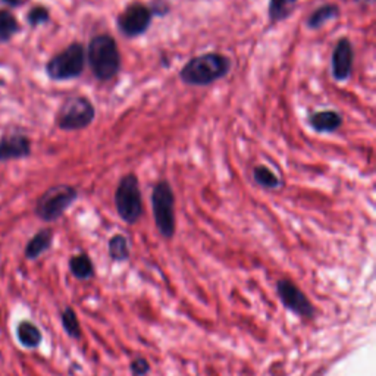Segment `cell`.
I'll list each match as a JSON object with an SVG mask.
<instances>
[{
  "instance_id": "1",
  "label": "cell",
  "mask_w": 376,
  "mask_h": 376,
  "mask_svg": "<svg viewBox=\"0 0 376 376\" xmlns=\"http://www.w3.org/2000/svg\"><path fill=\"white\" fill-rule=\"evenodd\" d=\"M231 70V60L219 53H204L190 59L179 75L188 86L206 87L222 79Z\"/></svg>"
},
{
  "instance_id": "2",
  "label": "cell",
  "mask_w": 376,
  "mask_h": 376,
  "mask_svg": "<svg viewBox=\"0 0 376 376\" xmlns=\"http://www.w3.org/2000/svg\"><path fill=\"white\" fill-rule=\"evenodd\" d=\"M89 62L97 79L115 78L121 70V53L115 38L109 34L96 35L89 46Z\"/></svg>"
},
{
  "instance_id": "3",
  "label": "cell",
  "mask_w": 376,
  "mask_h": 376,
  "mask_svg": "<svg viewBox=\"0 0 376 376\" xmlns=\"http://www.w3.org/2000/svg\"><path fill=\"white\" fill-rule=\"evenodd\" d=\"M175 196L168 181H159L152 192V209L155 223L165 238L175 234Z\"/></svg>"
},
{
  "instance_id": "4",
  "label": "cell",
  "mask_w": 376,
  "mask_h": 376,
  "mask_svg": "<svg viewBox=\"0 0 376 376\" xmlns=\"http://www.w3.org/2000/svg\"><path fill=\"white\" fill-rule=\"evenodd\" d=\"M115 207L123 222L136 223L143 215V199L138 178L128 174L121 178L115 192Z\"/></svg>"
},
{
  "instance_id": "5",
  "label": "cell",
  "mask_w": 376,
  "mask_h": 376,
  "mask_svg": "<svg viewBox=\"0 0 376 376\" xmlns=\"http://www.w3.org/2000/svg\"><path fill=\"white\" fill-rule=\"evenodd\" d=\"M86 67V50L79 43L68 46L48 64V74L52 79H71L82 74Z\"/></svg>"
},
{
  "instance_id": "6",
  "label": "cell",
  "mask_w": 376,
  "mask_h": 376,
  "mask_svg": "<svg viewBox=\"0 0 376 376\" xmlns=\"http://www.w3.org/2000/svg\"><path fill=\"white\" fill-rule=\"evenodd\" d=\"M78 193L71 185H55L40 197L37 215L45 221H56L67 212V209L77 200Z\"/></svg>"
},
{
  "instance_id": "7",
  "label": "cell",
  "mask_w": 376,
  "mask_h": 376,
  "mask_svg": "<svg viewBox=\"0 0 376 376\" xmlns=\"http://www.w3.org/2000/svg\"><path fill=\"white\" fill-rule=\"evenodd\" d=\"M96 116L93 103L86 97L68 99L57 114L59 128L65 131H75L89 127Z\"/></svg>"
},
{
  "instance_id": "8",
  "label": "cell",
  "mask_w": 376,
  "mask_h": 376,
  "mask_svg": "<svg viewBox=\"0 0 376 376\" xmlns=\"http://www.w3.org/2000/svg\"><path fill=\"white\" fill-rule=\"evenodd\" d=\"M277 292L281 303L288 309L289 311L294 313V315L304 318V319H311L315 316V307H313L311 302L304 292L294 284L288 280H281L277 284Z\"/></svg>"
},
{
  "instance_id": "9",
  "label": "cell",
  "mask_w": 376,
  "mask_h": 376,
  "mask_svg": "<svg viewBox=\"0 0 376 376\" xmlns=\"http://www.w3.org/2000/svg\"><path fill=\"white\" fill-rule=\"evenodd\" d=\"M152 9L143 4H133L127 6L119 16H118V28L119 31L127 37H138L148 31L152 24Z\"/></svg>"
},
{
  "instance_id": "10",
  "label": "cell",
  "mask_w": 376,
  "mask_h": 376,
  "mask_svg": "<svg viewBox=\"0 0 376 376\" xmlns=\"http://www.w3.org/2000/svg\"><path fill=\"white\" fill-rule=\"evenodd\" d=\"M353 46L348 38H340L332 53V77L337 81H347L353 72Z\"/></svg>"
},
{
  "instance_id": "11",
  "label": "cell",
  "mask_w": 376,
  "mask_h": 376,
  "mask_svg": "<svg viewBox=\"0 0 376 376\" xmlns=\"http://www.w3.org/2000/svg\"><path fill=\"white\" fill-rule=\"evenodd\" d=\"M309 123L316 133H333L343 125V116L337 111H321L309 116Z\"/></svg>"
},
{
  "instance_id": "12",
  "label": "cell",
  "mask_w": 376,
  "mask_h": 376,
  "mask_svg": "<svg viewBox=\"0 0 376 376\" xmlns=\"http://www.w3.org/2000/svg\"><path fill=\"white\" fill-rule=\"evenodd\" d=\"M30 153V141L24 136L5 137L0 141V159L26 157Z\"/></svg>"
},
{
  "instance_id": "13",
  "label": "cell",
  "mask_w": 376,
  "mask_h": 376,
  "mask_svg": "<svg viewBox=\"0 0 376 376\" xmlns=\"http://www.w3.org/2000/svg\"><path fill=\"white\" fill-rule=\"evenodd\" d=\"M340 15V8L337 5H324L313 12L307 19V27L311 30H319L328 21L336 19Z\"/></svg>"
},
{
  "instance_id": "14",
  "label": "cell",
  "mask_w": 376,
  "mask_h": 376,
  "mask_svg": "<svg viewBox=\"0 0 376 376\" xmlns=\"http://www.w3.org/2000/svg\"><path fill=\"white\" fill-rule=\"evenodd\" d=\"M70 269L77 280L89 281L94 277V266L87 255H78L70 260Z\"/></svg>"
},
{
  "instance_id": "15",
  "label": "cell",
  "mask_w": 376,
  "mask_h": 376,
  "mask_svg": "<svg viewBox=\"0 0 376 376\" xmlns=\"http://www.w3.org/2000/svg\"><path fill=\"white\" fill-rule=\"evenodd\" d=\"M52 231L50 229H43L38 234L33 237V240L28 243L26 255L28 259H37L40 255H43L46 250H49L52 244Z\"/></svg>"
},
{
  "instance_id": "16",
  "label": "cell",
  "mask_w": 376,
  "mask_h": 376,
  "mask_svg": "<svg viewBox=\"0 0 376 376\" xmlns=\"http://www.w3.org/2000/svg\"><path fill=\"white\" fill-rule=\"evenodd\" d=\"M297 2L299 0H269V19L272 23H280L292 12Z\"/></svg>"
},
{
  "instance_id": "17",
  "label": "cell",
  "mask_w": 376,
  "mask_h": 376,
  "mask_svg": "<svg viewBox=\"0 0 376 376\" xmlns=\"http://www.w3.org/2000/svg\"><path fill=\"white\" fill-rule=\"evenodd\" d=\"M18 340L24 347L35 348L41 343V332L30 322H23L18 326Z\"/></svg>"
},
{
  "instance_id": "18",
  "label": "cell",
  "mask_w": 376,
  "mask_h": 376,
  "mask_svg": "<svg viewBox=\"0 0 376 376\" xmlns=\"http://www.w3.org/2000/svg\"><path fill=\"white\" fill-rule=\"evenodd\" d=\"M109 256L115 262H125L130 258V247H128V240L121 234L114 236L109 240Z\"/></svg>"
},
{
  "instance_id": "19",
  "label": "cell",
  "mask_w": 376,
  "mask_h": 376,
  "mask_svg": "<svg viewBox=\"0 0 376 376\" xmlns=\"http://www.w3.org/2000/svg\"><path fill=\"white\" fill-rule=\"evenodd\" d=\"M253 178L256 184L265 188H278L281 185V179L263 165L256 166L253 171Z\"/></svg>"
},
{
  "instance_id": "20",
  "label": "cell",
  "mask_w": 376,
  "mask_h": 376,
  "mask_svg": "<svg viewBox=\"0 0 376 376\" xmlns=\"http://www.w3.org/2000/svg\"><path fill=\"white\" fill-rule=\"evenodd\" d=\"M62 325H64V329L70 337L77 338V340L81 338V326H79V322H78L74 309L67 307L64 313H62Z\"/></svg>"
},
{
  "instance_id": "21",
  "label": "cell",
  "mask_w": 376,
  "mask_h": 376,
  "mask_svg": "<svg viewBox=\"0 0 376 376\" xmlns=\"http://www.w3.org/2000/svg\"><path fill=\"white\" fill-rule=\"evenodd\" d=\"M18 30V24L15 18L5 11H0V40H9Z\"/></svg>"
},
{
  "instance_id": "22",
  "label": "cell",
  "mask_w": 376,
  "mask_h": 376,
  "mask_svg": "<svg viewBox=\"0 0 376 376\" xmlns=\"http://www.w3.org/2000/svg\"><path fill=\"white\" fill-rule=\"evenodd\" d=\"M48 19H49V12H48V9L41 8V6L40 8H34L28 13V21H30L31 26H40V24L46 23Z\"/></svg>"
},
{
  "instance_id": "23",
  "label": "cell",
  "mask_w": 376,
  "mask_h": 376,
  "mask_svg": "<svg viewBox=\"0 0 376 376\" xmlns=\"http://www.w3.org/2000/svg\"><path fill=\"white\" fill-rule=\"evenodd\" d=\"M131 372L136 375V376H145L149 372H150V365L149 362L143 359V358H138L136 360H133L131 363Z\"/></svg>"
},
{
  "instance_id": "24",
  "label": "cell",
  "mask_w": 376,
  "mask_h": 376,
  "mask_svg": "<svg viewBox=\"0 0 376 376\" xmlns=\"http://www.w3.org/2000/svg\"><path fill=\"white\" fill-rule=\"evenodd\" d=\"M354 2H358V4H373L375 0H354Z\"/></svg>"
},
{
  "instance_id": "25",
  "label": "cell",
  "mask_w": 376,
  "mask_h": 376,
  "mask_svg": "<svg viewBox=\"0 0 376 376\" xmlns=\"http://www.w3.org/2000/svg\"><path fill=\"white\" fill-rule=\"evenodd\" d=\"M5 2L9 4V5H18L21 2V0H5Z\"/></svg>"
}]
</instances>
